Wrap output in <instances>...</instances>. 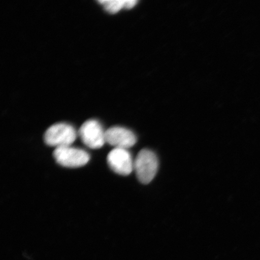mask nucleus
Here are the masks:
<instances>
[{
    "label": "nucleus",
    "instance_id": "nucleus-2",
    "mask_svg": "<svg viewBox=\"0 0 260 260\" xmlns=\"http://www.w3.org/2000/svg\"><path fill=\"white\" fill-rule=\"evenodd\" d=\"M77 138L73 126L65 123H56L50 126L44 135L45 144L56 148L71 146Z\"/></svg>",
    "mask_w": 260,
    "mask_h": 260
},
{
    "label": "nucleus",
    "instance_id": "nucleus-6",
    "mask_svg": "<svg viewBox=\"0 0 260 260\" xmlns=\"http://www.w3.org/2000/svg\"><path fill=\"white\" fill-rule=\"evenodd\" d=\"M106 142L115 148L128 149L137 142L136 135L130 130L121 126H113L105 133Z\"/></svg>",
    "mask_w": 260,
    "mask_h": 260
},
{
    "label": "nucleus",
    "instance_id": "nucleus-5",
    "mask_svg": "<svg viewBox=\"0 0 260 260\" xmlns=\"http://www.w3.org/2000/svg\"><path fill=\"white\" fill-rule=\"evenodd\" d=\"M107 162L114 172L123 176L134 170V161L128 149L114 148L107 155Z\"/></svg>",
    "mask_w": 260,
    "mask_h": 260
},
{
    "label": "nucleus",
    "instance_id": "nucleus-3",
    "mask_svg": "<svg viewBox=\"0 0 260 260\" xmlns=\"http://www.w3.org/2000/svg\"><path fill=\"white\" fill-rule=\"evenodd\" d=\"M53 156L58 164L67 168L83 167L90 160V156L86 151L71 146L55 149Z\"/></svg>",
    "mask_w": 260,
    "mask_h": 260
},
{
    "label": "nucleus",
    "instance_id": "nucleus-4",
    "mask_svg": "<svg viewBox=\"0 0 260 260\" xmlns=\"http://www.w3.org/2000/svg\"><path fill=\"white\" fill-rule=\"evenodd\" d=\"M105 133L100 123L93 119L84 122L79 132L81 141L91 149H99L105 145Z\"/></svg>",
    "mask_w": 260,
    "mask_h": 260
},
{
    "label": "nucleus",
    "instance_id": "nucleus-7",
    "mask_svg": "<svg viewBox=\"0 0 260 260\" xmlns=\"http://www.w3.org/2000/svg\"><path fill=\"white\" fill-rule=\"evenodd\" d=\"M99 2L110 14H116L125 5V0H100Z\"/></svg>",
    "mask_w": 260,
    "mask_h": 260
},
{
    "label": "nucleus",
    "instance_id": "nucleus-8",
    "mask_svg": "<svg viewBox=\"0 0 260 260\" xmlns=\"http://www.w3.org/2000/svg\"><path fill=\"white\" fill-rule=\"evenodd\" d=\"M138 1H136V0H125V8L132 9L135 7Z\"/></svg>",
    "mask_w": 260,
    "mask_h": 260
},
{
    "label": "nucleus",
    "instance_id": "nucleus-1",
    "mask_svg": "<svg viewBox=\"0 0 260 260\" xmlns=\"http://www.w3.org/2000/svg\"><path fill=\"white\" fill-rule=\"evenodd\" d=\"M158 168L157 156L148 149L140 151L134 161V170L138 180L143 184L151 183L157 174Z\"/></svg>",
    "mask_w": 260,
    "mask_h": 260
}]
</instances>
